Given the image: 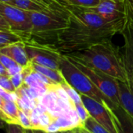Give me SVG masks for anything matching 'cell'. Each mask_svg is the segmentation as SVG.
<instances>
[{"label":"cell","mask_w":133,"mask_h":133,"mask_svg":"<svg viewBox=\"0 0 133 133\" xmlns=\"http://www.w3.org/2000/svg\"><path fill=\"white\" fill-rule=\"evenodd\" d=\"M68 24L58 36L54 48L61 54L68 55L82 51L92 45L112 41V38L121 34L126 24V17L114 25L99 28L81 19L68 10Z\"/></svg>","instance_id":"1"},{"label":"cell","mask_w":133,"mask_h":133,"mask_svg":"<svg viewBox=\"0 0 133 133\" xmlns=\"http://www.w3.org/2000/svg\"><path fill=\"white\" fill-rule=\"evenodd\" d=\"M75 60L98 69L114 78L128 83V74L123 52L112 41L92 45L82 51L68 54Z\"/></svg>","instance_id":"2"},{"label":"cell","mask_w":133,"mask_h":133,"mask_svg":"<svg viewBox=\"0 0 133 133\" xmlns=\"http://www.w3.org/2000/svg\"><path fill=\"white\" fill-rule=\"evenodd\" d=\"M29 16L31 31L30 39L26 42H34L54 48L59 35L68 27L69 12H29Z\"/></svg>","instance_id":"3"},{"label":"cell","mask_w":133,"mask_h":133,"mask_svg":"<svg viewBox=\"0 0 133 133\" xmlns=\"http://www.w3.org/2000/svg\"><path fill=\"white\" fill-rule=\"evenodd\" d=\"M59 71L66 82L75 89L80 94L89 96L105 105L113 103L93 84L85 73L63 54H62L59 62Z\"/></svg>","instance_id":"4"},{"label":"cell","mask_w":133,"mask_h":133,"mask_svg":"<svg viewBox=\"0 0 133 133\" xmlns=\"http://www.w3.org/2000/svg\"><path fill=\"white\" fill-rule=\"evenodd\" d=\"M66 56V55H65ZM73 63L85 73L89 79L93 82V84L107 96L114 103L120 105V98H119V86L117 79L114 77L98 70L92 68L89 66L84 64L78 60L74 59L69 56H66Z\"/></svg>","instance_id":"5"},{"label":"cell","mask_w":133,"mask_h":133,"mask_svg":"<svg viewBox=\"0 0 133 133\" xmlns=\"http://www.w3.org/2000/svg\"><path fill=\"white\" fill-rule=\"evenodd\" d=\"M0 14L6 21L11 31L19 35L24 42L30 39L31 23L29 11L0 2Z\"/></svg>","instance_id":"6"},{"label":"cell","mask_w":133,"mask_h":133,"mask_svg":"<svg viewBox=\"0 0 133 133\" xmlns=\"http://www.w3.org/2000/svg\"><path fill=\"white\" fill-rule=\"evenodd\" d=\"M25 49L31 63L59 70L62 54L54 48L34 42H24Z\"/></svg>","instance_id":"7"},{"label":"cell","mask_w":133,"mask_h":133,"mask_svg":"<svg viewBox=\"0 0 133 133\" xmlns=\"http://www.w3.org/2000/svg\"><path fill=\"white\" fill-rule=\"evenodd\" d=\"M81 98L84 106L92 118L103 125L110 133H117L110 113L105 104L85 95L81 94Z\"/></svg>","instance_id":"8"},{"label":"cell","mask_w":133,"mask_h":133,"mask_svg":"<svg viewBox=\"0 0 133 133\" xmlns=\"http://www.w3.org/2000/svg\"><path fill=\"white\" fill-rule=\"evenodd\" d=\"M108 108L117 133H133V121L126 110L114 103L106 105Z\"/></svg>","instance_id":"9"},{"label":"cell","mask_w":133,"mask_h":133,"mask_svg":"<svg viewBox=\"0 0 133 133\" xmlns=\"http://www.w3.org/2000/svg\"><path fill=\"white\" fill-rule=\"evenodd\" d=\"M0 52L6 55L16 63L22 66L23 68H27L31 65V62L25 49V44L24 41L13 43L2 49L0 50Z\"/></svg>","instance_id":"10"},{"label":"cell","mask_w":133,"mask_h":133,"mask_svg":"<svg viewBox=\"0 0 133 133\" xmlns=\"http://www.w3.org/2000/svg\"><path fill=\"white\" fill-rule=\"evenodd\" d=\"M124 39L123 54L127 68H133V27L126 17V24L121 32Z\"/></svg>","instance_id":"11"},{"label":"cell","mask_w":133,"mask_h":133,"mask_svg":"<svg viewBox=\"0 0 133 133\" xmlns=\"http://www.w3.org/2000/svg\"><path fill=\"white\" fill-rule=\"evenodd\" d=\"M120 105L133 121V88L128 83L118 81Z\"/></svg>","instance_id":"12"},{"label":"cell","mask_w":133,"mask_h":133,"mask_svg":"<svg viewBox=\"0 0 133 133\" xmlns=\"http://www.w3.org/2000/svg\"><path fill=\"white\" fill-rule=\"evenodd\" d=\"M31 65L33 71L44 75L56 85H62L63 83L66 82L59 70L52 69L50 68H47V66H44L42 65L31 63Z\"/></svg>","instance_id":"13"},{"label":"cell","mask_w":133,"mask_h":133,"mask_svg":"<svg viewBox=\"0 0 133 133\" xmlns=\"http://www.w3.org/2000/svg\"><path fill=\"white\" fill-rule=\"evenodd\" d=\"M1 109L4 111V113L9 117V118L12 121L13 123L20 124V107L17 100L14 99H8L3 100Z\"/></svg>","instance_id":"14"},{"label":"cell","mask_w":133,"mask_h":133,"mask_svg":"<svg viewBox=\"0 0 133 133\" xmlns=\"http://www.w3.org/2000/svg\"><path fill=\"white\" fill-rule=\"evenodd\" d=\"M20 41H24L23 38L11 30L0 29V50L2 49Z\"/></svg>","instance_id":"15"},{"label":"cell","mask_w":133,"mask_h":133,"mask_svg":"<svg viewBox=\"0 0 133 133\" xmlns=\"http://www.w3.org/2000/svg\"><path fill=\"white\" fill-rule=\"evenodd\" d=\"M33 2L45 7L49 10L56 13H68L66 7L62 6L56 0H32Z\"/></svg>","instance_id":"16"},{"label":"cell","mask_w":133,"mask_h":133,"mask_svg":"<svg viewBox=\"0 0 133 133\" xmlns=\"http://www.w3.org/2000/svg\"><path fill=\"white\" fill-rule=\"evenodd\" d=\"M83 127L91 133H110L91 116L85 121Z\"/></svg>","instance_id":"17"},{"label":"cell","mask_w":133,"mask_h":133,"mask_svg":"<svg viewBox=\"0 0 133 133\" xmlns=\"http://www.w3.org/2000/svg\"><path fill=\"white\" fill-rule=\"evenodd\" d=\"M68 5L77 7H93L98 6L103 0H65Z\"/></svg>","instance_id":"18"},{"label":"cell","mask_w":133,"mask_h":133,"mask_svg":"<svg viewBox=\"0 0 133 133\" xmlns=\"http://www.w3.org/2000/svg\"><path fill=\"white\" fill-rule=\"evenodd\" d=\"M61 85L66 90V93H68V96H69V98L71 100L73 104L82 103V98H81V94L75 89H74L71 85H70L68 83H66V82L64 83H63Z\"/></svg>","instance_id":"19"},{"label":"cell","mask_w":133,"mask_h":133,"mask_svg":"<svg viewBox=\"0 0 133 133\" xmlns=\"http://www.w3.org/2000/svg\"><path fill=\"white\" fill-rule=\"evenodd\" d=\"M74 106V108L79 117V120H80V123H81V125L83 126L84 124V122L90 116L88 110H86L85 107L84 106L83 103H76V104H73Z\"/></svg>","instance_id":"20"},{"label":"cell","mask_w":133,"mask_h":133,"mask_svg":"<svg viewBox=\"0 0 133 133\" xmlns=\"http://www.w3.org/2000/svg\"><path fill=\"white\" fill-rule=\"evenodd\" d=\"M0 87L10 93H15L17 91L10 78L7 75H0Z\"/></svg>","instance_id":"21"},{"label":"cell","mask_w":133,"mask_h":133,"mask_svg":"<svg viewBox=\"0 0 133 133\" xmlns=\"http://www.w3.org/2000/svg\"><path fill=\"white\" fill-rule=\"evenodd\" d=\"M20 124L22 125L24 128H30V129H33V124L31 120V117L26 114L23 110H20Z\"/></svg>","instance_id":"22"},{"label":"cell","mask_w":133,"mask_h":133,"mask_svg":"<svg viewBox=\"0 0 133 133\" xmlns=\"http://www.w3.org/2000/svg\"><path fill=\"white\" fill-rule=\"evenodd\" d=\"M6 133H27L26 128L16 123H9L6 126Z\"/></svg>","instance_id":"23"},{"label":"cell","mask_w":133,"mask_h":133,"mask_svg":"<svg viewBox=\"0 0 133 133\" xmlns=\"http://www.w3.org/2000/svg\"><path fill=\"white\" fill-rule=\"evenodd\" d=\"M0 29H4V30H11L10 25L6 22V21L4 19V17L0 14Z\"/></svg>","instance_id":"24"},{"label":"cell","mask_w":133,"mask_h":133,"mask_svg":"<svg viewBox=\"0 0 133 133\" xmlns=\"http://www.w3.org/2000/svg\"><path fill=\"white\" fill-rule=\"evenodd\" d=\"M128 74V84L130 86L133 88V68H127Z\"/></svg>","instance_id":"25"},{"label":"cell","mask_w":133,"mask_h":133,"mask_svg":"<svg viewBox=\"0 0 133 133\" xmlns=\"http://www.w3.org/2000/svg\"><path fill=\"white\" fill-rule=\"evenodd\" d=\"M0 118L3 119L4 121H6L7 124H9V123H13L12 121L9 118V117L4 113V111H3L1 108H0Z\"/></svg>","instance_id":"26"},{"label":"cell","mask_w":133,"mask_h":133,"mask_svg":"<svg viewBox=\"0 0 133 133\" xmlns=\"http://www.w3.org/2000/svg\"><path fill=\"white\" fill-rule=\"evenodd\" d=\"M72 130L75 133H89V131L83 126H77L74 128Z\"/></svg>","instance_id":"27"},{"label":"cell","mask_w":133,"mask_h":133,"mask_svg":"<svg viewBox=\"0 0 133 133\" xmlns=\"http://www.w3.org/2000/svg\"><path fill=\"white\" fill-rule=\"evenodd\" d=\"M0 75H8V71L6 70V68L3 66V64L0 61Z\"/></svg>","instance_id":"28"},{"label":"cell","mask_w":133,"mask_h":133,"mask_svg":"<svg viewBox=\"0 0 133 133\" xmlns=\"http://www.w3.org/2000/svg\"><path fill=\"white\" fill-rule=\"evenodd\" d=\"M33 133H49L47 131H45V129H42V128H35V129H31Z\"/></svg>","instance_id":"29"},{"label":"cell","mask_w":133,"mask_h":133,"mask_svg":"<svg viewBox=\"0 0 133 133\" xmlns=\"http://www.w3.org/2000/svg\"><path fill=\"white\" fill-rule=\"evenodd\" d=\"M56 1L57 3H59V4H61L62 6H65V7H66V6H68V3H66L65 0H56Z\"/></svg>","instance_id":"30"},{"label":"cell","mask_w":133,"mask_h":133,"mask_svg":"<svg viewBox=\"0 0 133 133\" xmlns=\"http://www.w3.org/2000/svg\"><path fill=\"white\" fill-rule=\"evenodd\" d=\"M56 133H75L73 131L72 129H70V130H64V131H59Z\"/></svg>","instance_id":"31"},{"label":"cell","mask_w":133,"mask_h":133,"mask_svg":"<svg viewBox=\"0 0 133 133\" xmlns=\"http://www.w3.org/2000/svg\"><path fill=\"white\" fill-rule=\"evenodd\" d=\"M5 123H6V121H4L3 119H1L0 118V128H3L4 127V124Z\"/></svg>","instance_id":"32"},{"label":"cell","mask_w":133,"mask_h":133,"mask_svg":"<svg viewBox=\"0 0 133 133\" xmlns=\"http://www.w3.org/2000/svg\"><path fill=\"white\" fill-rule=\"evenodd\" d=\"M26 131H27V133H33L32 130L30 128H26Z\"/></svg>","instance_id":"33"},{"label":"cell","mask_w":133,"mask_h":133,"mask_svg":"<svg viewBox=\"0 0 133 133\" xmlns=\"http://www.w3.org/2000/svg\"><path fill=\"white\" fill-rule=\"evenodd\" d=\"M111 1H114V2H117V3H119V2H124V0H111Z\"/></svg>","instance_id":"34"},{"label":"cell","mask_w":133,"mask_h":133,"mask_svg":"<svg viewBox=\"0 0 133 133\" xmlns=\"http://www.w3.org/2000/svg\"><path fill=\"white\" fill-rule=\"evenodd\" d=\"M128 2H130V3H133V0H128Z\"/></svg>","instance_id":"35"},{"label":"cell","mask_w":133,"mask_h":133,"mask_svg":"<svg viewBox=\"0 0 133 133\" xmlns=\"http://www.w3.org/2000/svg\"><path fill=\"white\" fill-rule=\"evenodd\" d=\"M89 133H91V132H89Z\"/></svg>","instance_id":"36"}]
</instances>
